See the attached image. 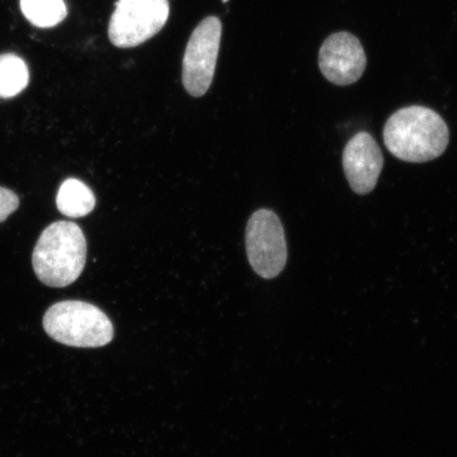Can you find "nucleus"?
Masks as SVG:
<instances>
[{"mask_svg": "<svg viewBox=\"0 0 457 457\" xmlns=\"http://www.w3.org/2000/svg\"><path fill=\"white\" fill-rule=\"evenodd\" d=\"M56 205L62 214L79 219L93 212L96 207L95 194L81 180L70 179L60 187Z\"/></svg>", "mask_w": 457, "mask_h": 457, "instance_id": "obj_9", "label": "nucleus"}, {"mask_svg": "<svg viewBox=\"0 0 457 457\" xmlns=\"http://www.w3.org/2000/svg\"><path fill=\"white\" fill-rule=\"evenodd\" d=\"M320 71L330 83L348 86L359 81L367 67L361 43L353 34L335 33L320 49Z\"/></svg>", "mask_w": 457, "mask_h": 457, "instance_id": "obj_7", "label": "nucleus"}, {"mask_svg": "<svg viewBox=\"0 0 457 457\" xmlns=\"http://www.w3.org/2000/svg\"><path fill=\"white\" fill-rule=\"evenodd\" d=\"M384 163L381 148L368 131L353 136L343 151V170L352 190L359 195H367L374 190Z\"/></svg>", "mask_w": 457, "mask_h": 457, "instance_id": "obj_8", "label": "nucleus"}, {"mask_svg": "<svg viewBox=\"0 0 457 457\" xmlns=\"http://www.w3.org/2000/svg\"><path fill=\"white\" fill-rule=\"evenodd\" d=\"M221 39V22L215 16L204 20L193 31L182 64V83L188 94L203 96L212 84Z\"/></svg>", "mask_w": 457, "mask_h": 457, "instance_id": "obj_6", "label": "nucleus"}, {"mask_svg": "<svg viewBox=\"0 0 457 457\" xmlns=\"http://www.w3.org/2000/svg\"><path fill=\"white\" fill-rule=\"evenodd\" d=\"M222 2L227 3V2H228V0H222Z\"/></svg>", "mask_w": 457, "mask_h": 457, "instance_id": "obj_13", "label": "nucleus"}, {"mask_svg": "<svg viewBox=\"0 0 457 457\" xmlns=\"http://www.w3.org/2000/svg\"><path fill=\"white\" fill-rule=\"evenodd\" d=\"M86 254L87 244L82 228L71 221H56L38 238L33 250V270L43 284L64 288L81 276Z\"/></svg>", "mask_w": 457, "mask_h": 457, "instance_id": "obj_2", "label": "nucleus"}, {"mask_svg": "<svg viewBox=\"0 0 457 457\" xmlns=\"http://www.w3.org/2000/svg\"><path fill=\"white\" fill-rule=\"evenodd\" d=\"M449 140V128L441 114L425 106L402 108L387 119L384 129L388 152L405 162L424 163L442 156Z\"/></svg>", "mask_w": 457, "mask_h": 457, "instance_id": "obj_1", "label": "nucleus"}, {"mask_svg": "<svg viewBox=\"0 0 457 457\" xmlns=\"http://www.w3.org/2000/svg\"><path fill=\"white\" fill-rule=\"evenodd\" d=\"M169 14V0H118L108 37L116 47H137L162 30Z\"/></svg>", "mask_w": 457, "mask_h": 457, "instance_id": "obj_4", "label": "nucleus"}, {"mask_svg": "<svg viewBox=\"0 0 457 457\" xmlns=\"http://www.w3.org/2000/svg\"><path fill=\"white\" fill-rule=\"evenodd\" d=\"M29 70L24 60L13 54L0 55V99H11L27 88Z\"/></svg>", "mask_w": 457, "mask_h": 457, "instance_id": "obj_10", "label": "nucleus"}, {"mask_svg": "<svg viewBox=\"0 0 457 457\" xmlns=\"http://www.w3.org/2000/svg\"><path fill=\"white\" fill-rule=\"evenodd\" d=\"M19 207V196L13 191L0 187V222L7 220Z\"/></svg>", "mask_w": 457, "mask_h": 457, "instance_id": "obj_12", "label": "nucleus"}, {"mask_svg": "<svg viewBox=\"0 0 457 457\" xmlns=\"http://www.w3.org/2000/svg\"><path fill=\"white\" fill-rule=\"evenodd\" d=\"M245 249L251 267L266 279L277 278L287 262L285 231L278 216L271 210L256 211L245 228Z\"/></svg>", "mask_w": 457, "mask_h": 457, "instance_id": "obj_5", "label": "nucleus"}, {"mask_svg": "<svg viewBox=\"0 0 457 457\" xmlns=\"http://www.w3.org/2000/svg\"><path fill=\"white\" fill-rule=\"evenodd\" d=\"M43 325L51 339L72 347H102L111 343L114 335L106 313L83 301L55 303L46 312Z\"/></svg>", "mask_w": 457, "mask_h": 457, "instance_id": "obj_3", "label": "nucleus"}, {"mask_svg": "<svg viewBox=\"0 0 457 457\" xmlns=\"http://www.w3.org/2000/svg\"><path fill=\"white\" fill-rule=\"evenodd\" d=\"M21 9L26 19L38 28L59 25L67 16L64 0H21Z\"/></svg>", "mask_w": 457, "mask_h": 457, "instance_id": "obj_11", "label": "nucleus"}]
</instances>
